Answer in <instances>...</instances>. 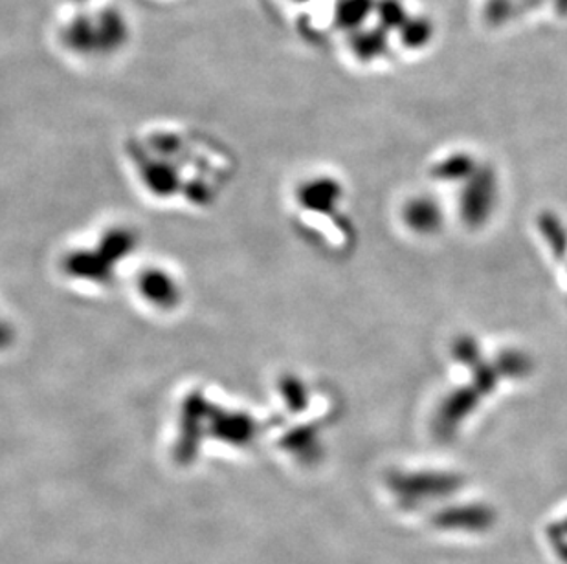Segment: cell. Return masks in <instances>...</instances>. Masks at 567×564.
Instances as JSON below:
<instances>
[{
  "label": "cell",
  "mask_w": 567,
  "mask_h": 564,
  "mask_svg": "<svg viewBox=\"0 0 567 564\" xmlns=\"http://www.w3.org/2000/svg\"><path fill=\"white\" fill-rule=\"evenodd\" d=\"M136 301L150 314H173L184 304V282L169 267L147 264L133 282Z\"/></svg>",
  "instance_id": "6da1fadb"
}]
</instances>
